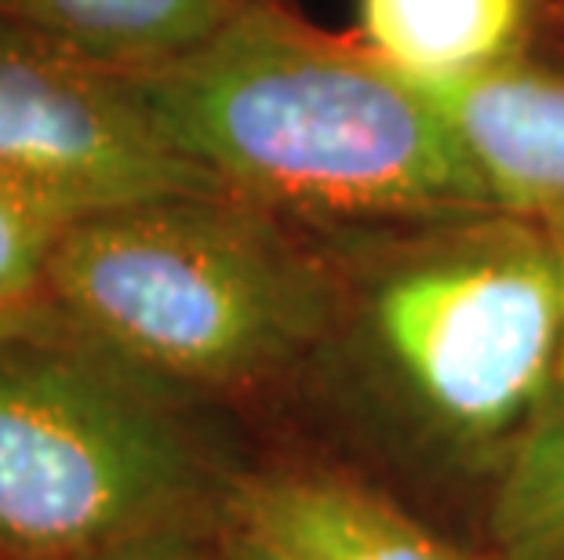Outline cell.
Listing matches in <instances>:
<instances>
[{"label": "cell", "mask_w": 564, "mask_h": 560, "mask_svg": "<svg viewBox=\"0 0 564 560\" xmlns=\"http://www.w3.org/2000/svg\"><path fill=\"white\" fill-rule=\"evenodd\" d=\"M167 146L270 216L466 222L507 211L437 102L270 0L128 74Z\"/></svg>", "instance_id": "6da1fadb"}, {"label": "cell", "mask_w": 564, "mask_h": 560, "mask_svg": "<svg viewBox=\"0 0 564 560\" xmlns=\"http://www.w3.org/2000/svg\"><path fill=\"white\" fill-rule=\"evenodd\" d=\"M44 299L142 378L245 389L328 336L335 284L270 211L234 194H167L66 226Z\"/></svg>", "instance_id": "7a4b0ae2"}, {"label": "cell", "mask_w": 564, "mask_h": 560, "mask_svg": "<svg viewBox=\"0 0 564 560\" xmlns=\"http://www.w3.org/2000/svg\"><path fill=\"white\" fill-rule=\"evenodd\" d=\"M139 378L66 325L0 339V557L80 560L215 503L212 466Z\"/></svg>", "instance_id": "3957f363"}, {"label": "cell", "mask_w": 564, "mask_h": 560, "mask_svg": "<svg viewBox=\"0 0 564 560\" xmlns=\"http://www.w3.org/2000/svg\"><path fill=\"white\" fill-rule=\"evenodd\" d=\"M379 353L444 430L499 437L543 400L561 361V277L532 216L463 222L371 288Z\"/></svg>", "instance_id": "277c9868"}, {"label": "cell", "mask_w": 564, "mask_h": 560, "mask_svg": "<svg viewBox=\"0 0 564 560\" xmlns=\"http://www.w3.org/2000/svg\"><path fill=\"white\" fill-rule=\"evenodd\" d=\"M0 189L55 226L167 194H226L167 146L124 69L0 15Z\"/></svg>", "instance_id": "5b68a950"}, {"label": "cell", "mask_w": 564, "mask_h": 560, "mask_svg": "<svg viewBox=\"0 0 564 560\" xmlns=\"http://www.w3.org/2000/svg\"><path fill=\"white\" fill-rule=\"evenodd\" d=\"M226 520L281 560H470L382 495L332 473L237 476Z\"/></svg>", "instance_id": "8992f818"}, {"label": "cell", "mask_w": 564, "mask_h": 560, "mask_svg": "<svg viewBox=\"0 0 564 560\" xmlns=\"http://www.w3.org/2000/svg\"><path fill=\"white\" fill-rule=\"evenodd\" d=\"M455 124L507 211L564 205V74L513 63L452 85H419Z\"/></svg>", "instance_id": "52a82bcc"}, {"label": "cell", "mask_w": 564, "mask_h": 560, "mask_svg": "<svg viewBox=\"0 0 564 560\" xmlns=\"http://www.w3.org/2000/svg\"><path fill=\"white\" fill-rule=\"evenodd\" d=\"M535 0H357L361 47L415 85L524 63Z\"/></svg>", "instance_id": "ba28073f"}, {"label": "cell", "mask_w": 564, "mask_h": 560, "mask_svg": "<svg viewBox=\"0 0 564 560\" xmlns=\"http://www.w3.org/2000/svg\"><path fill=\"white\" fill-rule=\"evenodd\" d=\"M245 0H0V15L110 69H153L212 41Z\"/></svg>", "instance_id": "9c48e42d"}, {"label": "cell", "mask_w": 564, "mask_h": 560, "mask_svg": "<svg viewBox=\"0 0 564 560\" xmlns=\"http://www.w3.org/2000/svg\"><path fill=\"white\" fill-rule=\"evenodd\" d=\"M491 535L502 560H564V400L513 451Z\"/></svg>", "instance_id": "30bf717a"}, {"label": "cell", "mask_w": 564, "mask_h": 560, "mask_svg": "<svg viewBox=\"0 0 564 560\" xmlns=\"http://www.w3.org/2000/svg\"><path fill=\"white\" fill-rule=\"evenodd\" d=\"M63 226L0 189V317L44 306L47 262Z\"/></svg>", "instance_id": "8fae6325"}, {"label": "cell", "mask_w": 564, "mask_h": 560, "mask_svg": "<svg viewBox=\"0 0 564 560\" xmlns=\"http://www.w3.org/2000/svg\"><path fill=\"white\" fill-rule=\"evenodd\" d=\"M80 560H215V542H204L197 535V524H186V528H164L106 546V550Z\"/></svg>", "instance_id": "7c38bea8"}, {"label": "cell", "mask_w": 564, "mask_h": 560, "mask_svg": "<svg viewBox=\"0 0 564 560\" xmlns=\"http://www.w3.org/2000/svg\"><path fill=\"white\" fill-rule=\"evenodd\" d=\"M539 226H543L546 241H550V252H554L557 262V277H561V309H564V205L554 208H543L532 216ZM557 383H561V400H564V331H561V361H557Z\"/></svg>", "instance_id": "4fadbf2b"}, {"label": "cell", "mask_w": 564, "mask_h": 560, "mask_svg": "<svg viewBox=\"0 0 564 560\" xmlns=\"http://www.w3.org/2000/svg\"><path fill=\"white\" fill-rule=\"evenodd\" d=\"M215 560H281L273 550H267L256 535L237 528L234 520H226V528L215 539Z\"/></svg>", "instance_id": "5bb4252c"}, {"label": "cell", "mask_w": 564, "mask_h": 560, "mask_svg": "<svg viewBox=\"0 0 564 560\" xmlns=\"http://www.w3.org/2000/svg\"><path fill=\"white\" fill-rule=\"evenodd\" d=\"M55 325H63L52 306L26 309V314H11L0 317V339H15V336H37V331H52Z\"/></svg>", "instance_id": "9a60e30c"}]
</instances>
